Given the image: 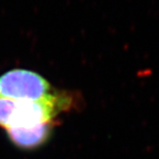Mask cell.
<instances>
[{
	"instance_id": "obj_1",
	"label": "cell",
	"mask_w": 159,
	"mask_h": 159,
	"mask_svg": "<svg viewBox=\"0 0 159 159\" xmlns=\"http://www.w3.org/2000/svg\"><path fill=\"white\" fill-rule=\"evenodd\" d=\"M77 100L73 93L60 91L36 102L0 97V127L7 130L54 122L59 114L74 109Z\"/></svg>"
},
{
	"instance_id": "obj_2",
	"label": "cell",
	"mask_w": 159,
	"mask_h": 159,
	"mask_svg": "<svg viewBox=\"0 0 159 159\" xmlns=\"http://www.w3.org/2000/svg\"><path fill=\"white\" fill-rule=\"evenodd\" d=\"M55 91L39 74L26 69H13L0 75V97L17 101L36 102Z\"/></svg>"
},
{
	"instance_id": "obj_3",
	"label": "cell",
	"mask_w": 159,
	"mask_h": 159,
	"mask_svg": "<svg viewBox=\"0 0 159 159\" xmlns=\"http://www.w3.org/2000/svg\"><path fill=\"white\" fill-rule=\"evenodd\" d=\"M54 122L30 126L7 129L6 134L10 142L18 148L31 150L43 145L51 137Z\"/></svg>"
}]
</instances>
